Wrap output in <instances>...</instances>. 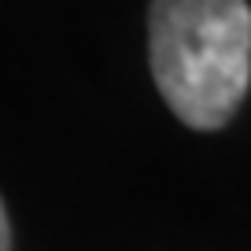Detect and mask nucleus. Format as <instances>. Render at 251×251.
Returning <instances> with one entry per match:
<instances>
[{"mask_svg": "<svg viewBox=\"0 0 251 251\" xmlns=\"http://www.w3.org/2000/svg\"><path fill=\"white\" fill-rule=\"evenodd\" d=\"M0 251H11V218H8V211H0Z\"/></svg>", "mask_w": 251, "mask_h": 251, "instance_id": "f03ea898", "label": "nucleus"}, {"mask_svg": "<svg viewBox=\"0 0 251 251\" xmlns=\"http://www.w3.org/2000/svg\"><path fill=\"white\" fill-rule=\"evenodd\" d=\"M151 78L192 129H222L251 85L248 0H151Z\"/></svg>", "mask_w": 251, "mask_h": 251, "instance_id": "f257e3e1", "label": "nucleus"}]
</instances>
